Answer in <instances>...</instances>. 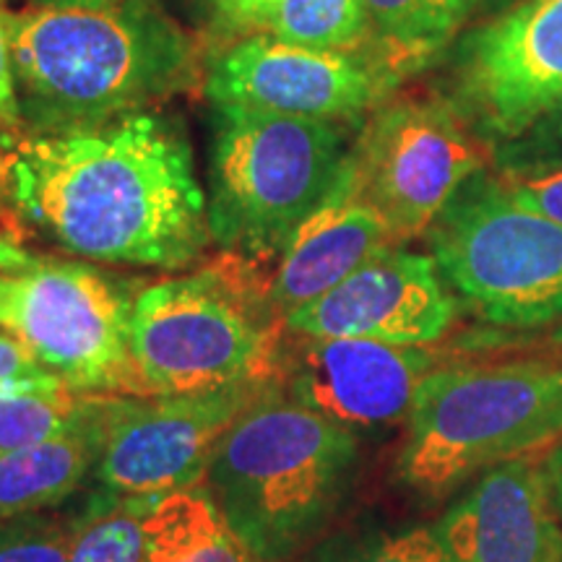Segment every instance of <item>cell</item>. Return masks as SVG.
<instances>
[{"label":"cell","instance_id":"4fadbf2b","mask_svg":"<svg viewBox=\"0 0 562 562\" xmlns=\"http://www.w3.org/2000/svg\"><path fill=\"white\" fill-rule=\"evenodd\" d=\"M438 368L425 347L302 336L281 347L277 385L351 432L375 430L409 417L419 385Z\"/></svg>","mask_w":562,"mask_h":562},{"label":"cell","instance_id":"4316f807","mask_svg":"<svg viewBox=\"0 0 562 562\" xmlns=\"http://www.w3.org/2000/svg\"><path fill=\"white\" fill-rule=\"evenodd\" d=\"M60 381L55 372L42 364L32 349L19 336L0 328V389L9 385H37Z\"/></svg>","mask_w":562,"mask_h":562},{"label":"cell","instance_id":"ba28073f","mask_svg":"<svg viewBox=\"0 0 562 562\" xmlns=\"http://www.w3.org/2000/svg\"><path fill=\"white\" fill-rule=\"evenodd\" d=\"M131 311L123 286L87 263L40 258L0 281V328L79 393L144 398L131 357Z\"/></svg>","mask_w":562,"mask_h":562},{"label":"cell","instance_id":"30bf717a","mask_svg":"<svg viewBox=\"0 0 562 562\" xmlns=\"http://www.w3.org/2000/svg\"><path fill=\"white\" fill-rule=\"evenodd\" d=\"M362 193L396 240L427 232L456 193L482 172V154L459 115L435 100L378 110L351 146Z\"/></svg>","mask_w":562,"mask_h":562},{"label":"cell","instance_id":"7a4b0ae2","mask_svg":"<svg viewBox=\"0 0 562 562\" xmlns=\"http://www.w3.org/2000/svg\"><path fill=\"white\" fill-rule=\"evenodd\" d=\"M21 115L37 133L100 125L193 89L195 42L157 0L9 13Z\"/></svg>","mask_w":562,"mask_h":562},{"label":"cell","instance_id":"8fae6325","mask_svg":"<svg viewBox=\"0 0 562 562\" xmlns=\"http://www.w3.org/2000/svg\"><path fill=\"white\" fill-rule=\"evenodd\" d=\"M396 83V66L360 50H311L271 34L224 47L203 70L211 104L347 123L375 108Z\"/></svg>","mask_w":562,"mask_h":562},{"label":"cell","instance_id":"836d02e7","mask_svg":"<svg viewBox=\"0 0 562 562\" xmlns=\"http://www.w3.org/2000/svg\"><path fill=\"white\" fill-rule=\"evenodd\" d=\"M175 3L186 5V9H201V11L214 9V0H175Z\"/></svg>","mask_w":562,"mask_h":562},{"label":"cell","instance_id":"7402d4cb","mask_svg":"<svg viewBox=\"0 0 562 562\" xmlns=\"http://www.w3.org/2000/svg\"><path fill=\"white\" fill-rule=\"evenodd\" d=\"M157 501L104 490L79 516L68 562H144V524Z\"/></svg>","mask_w":562,"mask_h":562},{"label":"cell","instance_id":"9c48e42d","mask_svg":"<svg viewBox=\"0 0 562 562\" xmlns=\"http://www.w3.org/2000/svg\"><path fill=\"white\" fill-rule=\"evenodd\" d=\"M271 383H237L182 396H110L97 463L102 487L151 501L201 487L224 435Z\"/></svg>","mask_w":562,"mask_h":562},{"label":"cell","instance_id":"277c9868","mask_svg":"<svg viewBox=\"0 0 562 562\" xmlns=\"http://www.w3.org/2000/svg\"><path fill=\"white\" fill-rule=\"evenodd\" d=\"M256 266L224 252L133 297L131 357L144 398L277 381L286 318Z\"/></svg>","mask_w":562,"mask_h":562},{"label":"cell","instance_id":"9a60e30c","mask_svg":"<svg viewBox=\"0 0 562 562\" xmlns=\"http://www.w3.org/2000/svg\"><path fill=\"white\" fill-rule=\"evenodd\" d=\"M435 533L453 562H562V516L544 461L487 469Z\"/></svg>","mask_w":562,"mask_h":562},{"label":"cell","instance_id":"f546056e","mask_svg":"<svg viewBox=\"0 0 562 562\" xmlns=\"http://www.w3.org/2000/svg\"><path fill=\"white\" fill-rule=\"evenodd\" d=\"M40 263L37 256L24 250V245L16 240V235L0 222V271L3 273H21L30 271Z\"/></svg>","mask_w":562,"mask_h":562},{"label":"cell","instance_id":"d6a6232c","mask_svg":"<svg viewBox=\"0 0 562 562\" xmlns=\"http://www.w3.org/2000/svg\"><path fill=\"white\" fill-rule=\"evenodd\" d=\"M5 193H11V172L9 159H3V154H0V199H3Z\"/></svg>","mask_w":562,"mask_h":562},{"label":"cell","instance_id":"52a82bcc","mask_svg":"<svg viewBox=\"0 0 562 562\" xmlns=\"http://www.w3.org/2000/svg\"><path fill=\"white\" fill-rule=\"evenodd\" d=\"M456 294L492 326H562V224L476 175L427 229Z\"/></svg>","mask_w":562,"mask_h":562},{"label":"cell","instance_id":"83f0119b","mask_svg":"<svg viewBox=\"0 0 562 562\" xmlns=\"http://www.w3.org/2000/svg\"><path fill=\"white\" fill-rule=\"evenodd\" d=\"M21 121L24 115H21L16 70H13L9 11L3 9V0H0V128L11 131L21 125Z\"/></svg>","mask_w":562,"mask_h":562},{"label":"cell","instance_id":"603a6c76","mask_svg":"<svg viewBox=\"0 0 562 562\" xmlns=\"http://www.w3.org/2000/svg\"><path fill=\"white\" fill-rule=\"evenodd\" d=\"M300 562H453L435 526L323 544Z\"/></svg>","mask_w":562,"mask_h":562},{"label":"cell","instance_id":"f1b7e54d","mask_svg":"<svg viewBox=\"0 0 562 562\" xmlns=\"http://www.w3.org/2000/svg\"><path fill=\"white\" fill-rule=\"evenodd\" d=\"M273 0H214L211 16L220 26H227L232 32L252 30L261 24L263 13L269 11Z\"/></svg>","mask_w":562,"mask_h":562},{"label":"cell","instance_id":"1f68e13d","mask_svg":"<svg viewBox=\"0 0 562 562\" xmlns=\"http://www.w3.org/2000/svg\"><path fill=\"white\" fill-rule=\"evenodd\" d=\"M34 9H108L121 0H32Z\"/></svg>","mask_w":562,"mask_h":562},{"label":"cell","instance_id":"4dcf8cb0","mask_svg":"<svg viewBox=\"0 0 562 562\" xmlns=\"http://www.w3.org/2000/svg\"><path fill=\"white\" fill-rule=\"evenodd\" d=\"M544 469H547V476H550V484H552V492H554V503H558L560 516H562V442H560V446H554L550 453H547Z\"/></svg>","mask_w":562,"mask_h":562},{"label":"cell","instance_id":"3957f363","mask_svg":"<svg viewBox=\"0 0 562 562\" xmlns=\"http://www.w3.org/2000/svg\"><path fill=\"white\" fill-rule=\"evenodd\" d=\"M357 461L349 427L294 402L273 381L224 435L203 487L258 560L286 562L341 508Z\"/></svg>","mask_w":562,"mask_h":562},{"label":"cell","instance_id":"cb8c5ba5","mask_svg":"<svg viewBox=\"0 0 562 562\" xmlns=\"http://www.w3.org/2000/svg\"><path fill=\"white\" fill-rule=\"evenodd\" d=\"M79 516L58 518L45 513L0 521V562H68Z\"/></svg>","mask_w":562,"mask_h":562},{"label":"cell","instance_id":"6da1fadb","mask_svg":"<svg viewBox=\"0 0 562 562\" xmlns=\"http://www.w3.org/2000/svg\"><path fill=\"white\" fill-rule=\"evenodd\" d=\"M9 172L21 214L89 261L186 269L211 243L191 138L167 112L34 133Z\"/></svg>","mask_w":562,"mask_h":562},{"label":"cell","instance_id":"ffe728a7","mask_svg":"<svg viewBox=\"0 0 562 562\" xmlns=\"http://www.w3.org/2000/svg\"><path fill=\"white\" fill-rule=\"evenodd\" d=\"M94 398V393H79L63 381L0 389V451L37 446L74 430Z\"/></svg>","mask_w":562,"mask_h":562},{"label":"cell","instance_id":"e575fe53","mask_svg":"<svg viewBox=\"0 0 562 562\" xmlns=\"http://www.w3.org/2000/svg\"><path fill=\"white\" fill-rule=\"evenodd\" d=\"M480 3H487V5H508V9H510V5H516L518 0H480Z\"/></svg>","mask_w":562,"mask_h":562},{"label":"cell","instance_id":"8992f818","mask_svg":"<svg viewBox=\"0 0 562 562\" xmlns=\"http://www.w3.org/2000/svg\"><path fill=\"white\" fill-rule=\"evenodd\" d=\"M341 123L211 104L209 229L250 263L284 252L349 159Z\"/></svg>","mask_w":562,"mask_h":562},{"label":"cell","instance_id":"5bb4252c","mask_svg":"<svg viewBox=\"0 0 562 562\" xmlns=\"http://www.w3.org/2000/svg\"><path fill=\"white\" fill-rule=\"evenodd\" d=\"M459 302L432 256L389 248L331 292L286 315V331L427 347L448 334Z\"/></svg>","mask_w":562,"mask_h":562},{"label":"cell","instance_id":"2e32d148","mask_svg":"<svg viewBox=\"0 0 562 562\" xmlns=\"http://www.w3.org/2000/svg\"><path fill=\"white\" fill-rule=\"evenodd\" d=\"M398 240L383 214L362 193L351 151L326 201L300 224L269 279L273 307L292 315L331 292L339 281Z\"/></svg>","mask_w":562,"mask_h":562},{"label":"cell","instance_id":"d4e9b609","mask_svg":"<svg viewBox=\"0 0 562 562\" xmlns=\"http://www.w3.org/2000/svg\"><path fill=\"white\" fill-rule=\"evenodd\" d=\"M497 182L518 206L562 224V161L503 167Z\"/></svg>","mask_w":562,"mask_h":562},{"label":"cell","instance_id":"d6986e66","mask_svg":"<svg viewBox=\"0 0 562 562\" xmlns=\"http://www.w3.org/2000/svg\"><path fill=\"white\" fill-rule=\"evenodd\" d=\"M480 0H364L372 37L396 68L440 50Z\"/></svg>","mask_w":562,"mask_h":562},{"label":"cell","instance_id":"5b68a950","mask_svg":"<svg viewBox=\"0 0 562 562\" xmlns=\"http://www.w3.org/2000/svg\"><path fill=\"white\" fill-rule=\"evenodd\" d=\"M562 442V360L440 364L406 417L398 480L442 497L492 467Z\"/></svg>","mask_w":562,"mask_h":562},{"label":"cell","instance_id":"484cf974","mask_svg":"<svg viewBox=\"0 0 562 562\" xmlns=\"http://www.w3.org/2000/svg\"><path fill=\"white\" fill-rule=\"evenodd\" d=\"M562 161V100L539 115L521 136L505 144L503 167L554 165Z\"/></svg>","mask_w":562,"mask_h":562},{"label":"cell","instance_id":"e0dca14e","mask_svg":"<svg viewBox=\"0 0 562 562\" xmlns=\"http://www.w3.org/2000/svg\"><path fill=\"white\" fill-rule=\"evenodd\" d=\"M97 396L74 430L37 446L0 451V521L55 508L97 469L104 442V404Z\"/></svg>","mask_w":562,"mask_h":562},{"label":"cell","instance_id":"44dd1931","mask_svg":"<svg viewBox=\"0 0 562 562\" xmlns=\"http://www.w3.org/2000/svg\"><path fill=\"white\" fill-rule=\"evenodd\" d=\"M258 30L311 50H360L372 37L364 0H273Z\"/></svg>","mask_w":562,"mask_h":562},{"label":"cell","instance_id":"7c38bea8","mask_svg":"<svg viewBox=\"0 0 562 562\" xmlns=\"http://www.w3.org/2000/svg\"><path fill=\"white\" fill-rule=\"evenodd\" d=\"M456 94L474 125L505 144L562 100V0H518L456 55Z\"/></svg>","mask_w":562,"mask_h":562},{"label":"cell","instance_id":"d590c367","mask_svg":"<svg viewBox=\"0 0 562 562\" xmlns=\"http://www.w3.org/2000/svg\"><path fill=\"white\" fill-rule=\"evenodd\" d=\"M0 281H3V273H0Z\"/></svg>","mask_w":562,"mask_h":562},{"label":"cell","instance_id":"ac0fdd59","mask_svg":"<svg viewBox=\"0 0 562 562\" xmlns=\"http://www.w3.org/2000/svg\"><path fill=\"white\" fill-rule=\"evenodd\" d=\"M144 562H261L222 518L206 487L159 497L144 524Z\"/></svg>","mask_w":562,"mask_h":562}]
</instances>
